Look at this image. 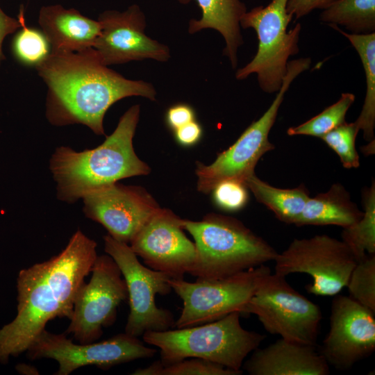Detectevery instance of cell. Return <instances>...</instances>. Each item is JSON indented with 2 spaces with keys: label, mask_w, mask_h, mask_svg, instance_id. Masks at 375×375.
<instances>
[{
  "label": "cell",
  "mask_w": 375,
  "mask_h": 375,
  "mask_svg": "<svg viewBox=\"0 0 375 375\" xmlns=\"http://www.w3.org/2000/svg\"><path fill=\"white\" fill-rule=\"evenodd\" d=\"M97 256L96 242L77 230L58 255L20 270L17 315L0 329L1 363L26 351L50 320L71 318Z\"/></svg>",
  "instance_id": "cell-1"
},
{
  "label": "cell",
  "mask_w": 375,
  "mask_h": 375,
  "mask_svg": "<svg viewBox=\"0 0 375 375\" xmlns=\"http://www.w3.org/2000/svg\"><path fill=\"white\" fill-rule=\"evenodd\" d=\"M35 68L47 88L46 116L54 126L83 124L104 135V116L115 102L133 96L156 100L151 83L126 78L108 68L93 47L49 52Z\"/></svg>",
  "instance_id": "cell-2"
},
{
  "label": "cell",
  "mask_w": 375,
  "mask_h": 375,
  "mask_svg": "<svg viewBox=\"0 0 375 375\" xmlns=\"http://www.w3.org/2000/svg\"><path fill=\"white\" fill-rule=\"evenodd\" d=\"M140 112L139 105L129 108L112 134L94 149L76 151L63 146L55 150L49 169L58 199L74 203L121 179L150 173L149 166L138 158L133 144Z\"/></svg>",
  "instance_id": "cell-3"
},
{
  "label": "cell",
  "mask_w": 375,
  "mask_h": 375,
  "mask_svg": "<svg viewBox=\"0 0 375 375\" xmlns=\"http://www.w3.org/2000/svg\"><path fill=\"white\" fill-rule=\"evenodd\" d=\"M194 238L195 261L188 274L216 280L274 260L278 252L240 220L210 213L200 221L183 219Z\"/></svg>",
  "instance_id": "cell-4"
},
{
  "label": "cell",
  "mask_w": 375,
  "mask_h": 375,
  "mask_svg": "<svg viewBox=\"0 0 375 375\" xmlns=\"http://www.w3.org/2000/svg\"><path fill=\"white\" fill-rule=\"evenodd\" d=\"M241 313L233 312L201 325L166 331H146L145 343L158 347L162 365L198 358L243 372L244 359L259 347L265 335L244 329Z\"/></svg>",
  "instance_id": "cell-5"
},
{
  "label": "cell",
  "mask_w": 375,
  "mask_h": 375,
  "mask_svg": "<svg viewBox=\"0 0 375 375\" xmlns=\"http://www.w3.org/2000/svg\"><path fill=\"white\" fill-rule=\"evenodd\" d=\"M288 0H271L267 6H257L240 19L243 28H253L258 47L253 58L237 70L238 80L256 74L260 88L266 93L278 92L288 71L290 56L298 53L301 25L298 23L287 31L293 15L287 11Z\"/></svg>",
  "instance_id": "cell-6"
},
{
  "label": "cell",
  "mask_w": 375,
  "mask_h": 375,
  "mask_svg": "<svg viewBox=\"0 0 375 375\" xmlns=\"http://www.w3.org/2000/svg\"><path fill=\"white\" fill-rule=\"evenodd\" d=\"M310 58L288 61V71L281 87L262 117L253 122L229 148L217 155L211 164L197 162L195 173L198 191L210 193L217 184L226 180L244 183L248 176L255 173L260 158L274 149V145L269 140V134L287 90L300 74L310 68Z\"/></svg>",
  "instance_id": "cell-7"
},
{
  "label": "cell",
  "mask_w": 375,
  "mask_h": 375,
  "mask_svg": "<svg viewBox=\"0 0 375 375\" xmlns=\"http://www.w3.org/2000/svg\"><path fill=\"white\" fill-rule=\"evenodd\" d=\"M243 313L256 315L270 334L317 346L321 310L295 290L284 276L275 272L264 276Z\"/></svg>",
  "instance_id": "cell-8"
},
{
  "label": "cell",
  "mask_w": 375,
  "mask_h": 375,
  "mask_svg": "<svg viewBox=\"0 0 375 375\" xmlns=\"http://www.w3.org/2000/svg\"><path fill=\"white\" fill-rule=\"evenodd\" d=\"M271 272L261 265L216 280L170 278L172 289L183 301V308L174 327L181 328L219 319L233 312L241 314L264 276Z\"/></svg>",
  "instance_id": "cell-9"
},
{
  "label": "cell",
  "mask_w": 375,
  "mask_h": 375,
  "mask_svg": "<svg viewBox=\"0 0 375 375\" xmlns=\"http://www.w3.org/2000/svg\"><path fill=\"white\" fill-rule=\"evenodd\" d=\"M104 250L117 265L125 281L130 312L125 326V333L142 336L149 331H166L174 327L172 312L158 308L156 294L167 295L172 290L167 274L145 267L128 244L103 237Z\"/></svg>",
  "instance_id": "cell-10"
},
{
  "label": "cell",
  "mask_w": 375,
  "mask_h": 375,
  "mask_svg": "<svg viewBox=\"0 0 375 375\" xmlns=\"http://www.w3.org/2000/svg\"><path fill=\"white\" fill-rule=\"evenodd\" d=\"M275 261V273L286 276L293 273L310 275L308 292L335 296L347 287L357 260L342 241L327 235L294 239Z\"/></svg>",
  "instance_id": "cell-11"
},
{
  "label": "cell",
  "mask_w": 375,
  "mask_h": 375,
  "mask_svg": "<svg viewBox=\"0 0 375 375\" xmlns=\"http://www.w3.org/2000/svg\"><path fill=\"white\" fill-rule=\"evenodd\" d=\"M31 360L51 358L58 363L56 375H68L78 368L94 365L103 369L137 359L151 358L157 352L137 337L126 333L99 342L75 344L66 333L44 329L27 349Z\"/></svg>",
  "instance_id": "cell-12"
},
{
  "label": "cell",
  "mask_w": 375,
  "mask_h": 375,
  "mask_svg": "<svg viewBox=\"0 0 375 375\" xmlns=\"http://www.w3.org/2000/svg\"><path fill=\"white\" fill-rule=\"evenodd\" d=\"M90 272L89 282L78 292L66 331L81 344L99 339L103 328L115 322L118 306L128 299L125 281L109 255H97Z\"/></svg>",
  "instance_id": "cell-13"
},
{
  "label": "cell",
  "mask_w": 375,
  "mask_h": 375,
  "mask_svg": "<svg viewBox=\"0 0 375 375\" xmlns=\"http://www.w3.org/2000/svg\"><path fill=\"white\" fill-rule=\"evenodd\" d=\"M182 222L172 210L160 208L130 242L148 267L175 279L183 278L196 258L194 242L185 235Z\"/></svg>",
  "instance_id": "cell-14"
},
{
  "label": "cell",
  "mask_w": 375,
  "mask_h": 375,
  "mask_svg": "<svg viewBox=\"0 0 375 375\" xmlns=\"http://www.w3.org/2000/svg\"><path fill=\"white\" fill-rule=\"evenodd\" d=\"M374 313L349 296L336 294L331 303L330 329L319 350L328 365L347 370L374 353Z\"/></svg>",
  "instance_id": "cell-15"
},
{
  "label": "cell",
  "mask_w": 375,
  "mask_h": 375,
  "mask_svg": "<svg viewBox=\"0 0 375 375\" xmlns=\"http://www.w3.org/2000/svg\"><path fill=\"white\" fill-rule=\"evenodd\" d=\"M82 199L85 216L101 224L112 238L126 244L160 208L144 188L117 182Z\"/></svg>",
  "instance_id": "cell-16"
},
{
  "label": "cell",
  "mask_w": 375,
  "mask_h": 375,
  "mask_svg": "<svg viewBox=\"0 0 375 375\" xmlns=\"http://www.w3.org/2000/svg\"><path fill=\"white\" fill-rule=\"evenodd\" d=\"M97 20L101 32L93 48L103 65L144 59L165 62L169 58L168 47L145 34V16L138 5L122 12L106 10Z\"/></svg>",
  "instance_id": "cell-17"
},
{
  "label": "cell",
  "mask_w": 375,
  "mask_h": 375,
  "mask_svg": "<svg viewBox=\"0 0 375 375\" xmlns=\"http://www.w3.org/2000/svg\"><path fill=\"white\" fill-rule=\"evenodd\" d=\"M251 375H327L329 365L317 346L281 338L252 351L242 367Z\"/></svg>",
  "instance_id": "cell-18"
},
{
  "label": "cell",
  "mask_w": 375,
  "mask_h": 375,
  "mask_svg": "<svg viewBox=\"0 0 375 375\" xmlns=\"http://www.w3.org/2000/svg\"><path fill=\"white\" fill-rule=\"evenodd\" d=\"M38 23L51 53L74 52L93 47L101 32L98 20L60 4L42 6Z\"/></svg>",
  "instance_id": "cell-19"
},
{
  "label": "cell",
  "mask_w": 375,
  "mask_h": 375,
  "mask_svg": "<svg viewBox=\"0 0 375 375\" xmlns=\"http://www.w3.org/2000/svg\"><path fill=\"white\" fill-rule=\"evenodd\" d=\"M186 3L191 0H178ZM200 7L202 16L200 19H191L188 32L194 33L202 29L212 28L223 36L226 47L224 55L229 59L232 67L238 64V50L243 44L240 31V19L247 12L245 4L241 0H195Z\"/></svg>",
  "instance_id": "cell-20"
},
{
  "label": "cell",
  "mask_w": 375,
  "mask_h": 375,
  "mask_svg": "<svg viewBox=\"0 0 375 375\" xmlns=\"http://www.w3.org/2000/svg\"><path fill=\"white\" fill-rule=\"evenodd\" d=\"M362 215L363 211L351 201L350 193L337 183L327 192L310 197L294 225H335L346 228L358 222Z\"/></svg>",
  "instance_id": "cell-21"
},
{
  "label": "cell",
  "mask_w": 375,
  "mask_h": 375,
  "mask_svg": "<svg viewBox=\"0 0 375 375\" xmlns=\"http://www.w3.org/2000/svg\"><path fill=\"white\" fill-rule=\"evenodd\" d=\"M244 184L258 202L286 224L296 223L310 198L303 185L292 189L278 188L260 179L255 173L245 179Z\"/></svg>",
  "instance_id": "cell-22"
},
{
  "label": "cell",
  "mask_w": 375,
  "mask_h": 375,
  "mask_svg": "<svg viewBox=\"0 0 375 375\" xmlns=\"http://www.w3.org/2000/svg\"><path fill=\"white\" fill-rule=\"evenodd\" d=\"M344 35L358 52L365 74L366 94L360 115L354 122L363 132L366 141H374L375 127V32L353 34L342 31L338 25L328 24Z\"/></svg>",
  "instance_id": "cell-23"
},
{
  "label": "cell",
  "mask_w": 375,
  "mask_h": 375,
  "mask_svg": "<svg viewBox=\"0 0 375 375\" xmlns=\"http://www.w3.org/2000/svg\"><path fill=\"white\" fill-rule=\"evenodd\" d=\"M319 20L342 25L353 34L375 32V0H335L323 9Z\"/></svg>",
  "instance_id": "cell-24"
},
{
  "label": "cell",
  "mask_w": 375,
  "mask_h": 375,
  "mask_svg": "<svg viewBox=\"0 0 375 375\" xmlns=\"http://www.w3.org/2000/svg\"><path fill=\"white\" fill-rule=\"evenodd\" d=\"M362 217L353 224L343 228L342 240L352 251L357 262L375 254V183L364 189Z\"/></svg>",
  "instance_id": "cell-25"
},
{
  "label": "cell",
  "mask_w": 375,
  "mask_h": 375,
  "mask_svg": "<svg viewBox=\"0 0 375 375\" xmlns=\"http://www.w3.org/2000/svg\"><path fill=\"white\" fill-rule=\"evenodd\" d=\"M355 101V95L344 92L335 103L304 123L290 127L288 135H309L321 138L323 135L344 123L347 112Z\"/></svg>",
  "instance_id": "cell-26"
},
{
  "label": "cell",
  "mask_w": 375,
  "mask_h": 375,
  "mask_svg": "<svg viewBox=\"0 0 375 375\" xmlns=\"http://www.w3.org/2000/svg\"><path fill=\"white\" fill-rule=\"evenodd\" d=\"M238 372L198 358L162 365L159 360L145 368L136 369L134 375H240Z\"/></svg>",
  "instance_id": "cell-27"
},
{
  "label": "cell",
  "mask_w": 375,
  "mask_h": 375,
  "mask_svg": "<svg viewBox=\"0 0 375 375\" xmlns=\"http://www.w3.org/2000/svg\"><path fill=\"white\" fill-rule=\"evenodd\" d=\"M17 18L21 29L12 42L13 53L23 64L35 67L49 55V44L42 33L26 26L22 8Z\"/></svg>",
  "instance_id": "cell-28"
},
{
  "label": "cell",
  "mask_w": 375,
  "mask_h": 375,
  "mask_svg": "<svg viewBox=\"0 0 375 375\" xmlns=\"http://www.w3.org/2000/svg\"><path fill=\"white\" fill-rule=\"evenodd\" d=\"M347 287L350 297L375 312V254L357 262Z\"/></svg>",
  "instance_id": "cell-29"
},
{
  "label": "cell",
  "mask_w": 375,
  "mask_h": 375,
  "mask_svg": "<svg viewBox=\"0 0 375 375\" xmlns=\"http://www.w3.org/2000/svg\"><path fill=\"white\" fill-rule=\"evenodd\" d=\"M360 129L355 122H345L321 139L339 156L344 167L356 168L360 165L356 140Z\"/></svg>",
  "instance_id": "cell-30"
},
{
  "label": "cell",
  "mask_w": 375,
  "mask_h": 375,
  "mask_svg": "<svg viewBox=\"0 0 375 375\" xmlns=\"http://www.w3.org/2000/svg\"><path fill=\"white\" fill-rule=\"evenodd\" d=\"M211 192L215 204L227 211L242 209L249 199L246 185L236 180L223 181L217 184Z\"/></svg>",
  "instance_id": "cell-31"
},
{
  "label": "cell",
  "mask_w": 375,
  "mask_h": 375,
  "mask_svg": "<svg viewBox=\"0 0 375 375\" xmlns=\"http://www.w3.org/2000/svg\"><path fill=\"white\" fill-rule=\"evenodd\" d=\"M195 120L194 111L185 103H178L170 107L166 113L167 125L174 131Z\"/></svg>",
  "instance_id": "cell-32"
},
{
  "label": "cell",
  "mask_w": 375,
  "mask_h": 375,
  "mask_svg": "<svg viewBox=\"0 0 375 375\" xmlns=\"http://www.w3.org/2000/svg\"><path fill=\"white\" fill-rule=\"evenodd\" d=\"M335 0H288L287 11L295 19L304 17L316 9H324Z\"/></svg>",
  "instance_id": "cell-33"
},
{
  "label": "cell",
  "mask_w": 375,
  "mask_h": 375,
  "mask_svg": "<svg viewBox=\"0 0 375 375\" xmlns=\"http://www.w3.org/2000/svg\"><path fill=\"white\" fill-rule=\"evenodd\" d=\"M202 135L201 125L195 120L174 130V135L178 143L190 146L197 143Z\"/></svg>",
  "instance_id": "cell-34"
},
{
  "label": "cell",
  "mask_w": 375,
  "mask_h": 375,
  "mask_svg": "<svg viewBox=\"0 0 375 375\" xmlns=\"http://www.w3.org/2000/svg\"><path fill=\"white\" fill-rule=\"evenodd\" d=\"M19 28H21V23L19 19L8 15L0 6V65L6 58L2 50L5 38Z\"/></svg>",
  "instance_id": "cell-35"
}]
</instances>
